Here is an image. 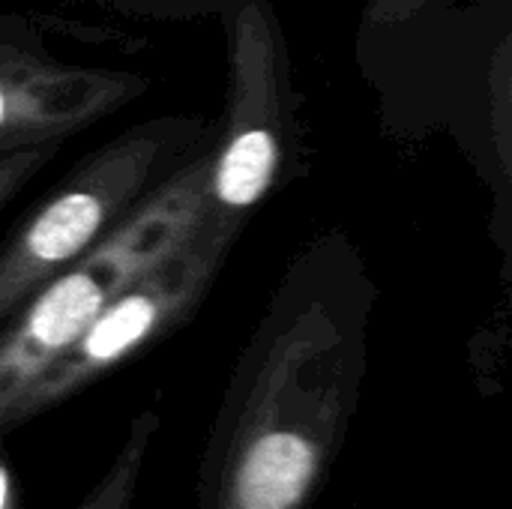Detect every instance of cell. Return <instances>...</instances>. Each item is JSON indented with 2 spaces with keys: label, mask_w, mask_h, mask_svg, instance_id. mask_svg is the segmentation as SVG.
I'll return each instance as SVG.
<instances>
[{
  "label": "cell",
  "mask_w": 512,
  "mask_h": 509,
  "mask_svg": "<svg viewBox=\"0 0 512 509\" xmlns=\"http://www.w3.org/2000/svg\"><path fill=\"white\" fill-rule=\"evenodd\" d=\"M228 48L225 111L216 120L198 228L234 249L255 210L282 186L300 150L288 42L270 0L222 18Z\"/></svg>",
  "instance_id": "3957f363"
},
{
  "label": "cell",
  "mask_w": 512,
  "mask_h": 509,
  "mask_svg": "<svg viewBox=\"0 0 512 509\" xmlns=\"http://www.w3.org/2000/svg\"><path fill=\"white\" fill-rule=\"evenodd\" d=\"M147 87L141 72L66 60L48 18L0 12V156L63 144L138 102Z\"/></svg>",
  "instance_id": "8992f818"
},
{
  "label": "cell",
  "mask_w": 512,
  "mask_h": 509,
  "mask_svg": "<svg viewBox=\"0 0 512 509\" xmlns=\"http://www.w3.org/2000/svg\"><path fill=\"white\" fill-rule=\"evenodd\" d=\"M231 249L195 231L162 261L123 285L78 339L45 369V375L15 402L9 432L81 396L120 366L183 330L213 291Z\"/></svg>",
  "instance_id": "5b68a950"
},
{
  "label": "cell",
  "mask_w": 512,
  "mask_h": 509,
  "mask_svg": "<svg viewBox=\"0 0 512 509\" xmlns=\"http://www.w3.org/2000/svg\"><path fill=\"white\" fill-rule=\"evenodd\" d=\"M348 273V249L318 240L282 276L210 426L195 509H306L324 468L321 423Z\"/></svg>",
  "instance_id": "6da1fadb"
},
{
  "label": "cell",
  "mask_w": 512,
  "mask_h": 509,
  "mask_svg": "<svg viewBox=\"0 0 512 509\" xmlns=\"http://www.w3.org/2000/svg\"><path fill=\"white\" fill-rule=\"evenodd\" d=\"M210 144L162 183L105 243L0 324V438L9 435L15 402L78 339L96 312L195 231L204 204Z\"/></svg>",
  "instance_id": "277c9868"
},
{
  "label": "cell",
  "mask_w": 512,
  "mask_h": 509,
  "mask_svg": "<svg viewBox=\"0 0 512 509\" xmlns=\"http://www.w3.org/2000/svg\"><path fill=\"white\" fill-rule=\"evenodd\" d=\"M213 132L201 114H162L87 153L0 243V324L132 219Z\"/></svg>",
  "instance_id": "7a4b0ae2"
},
{
  "label": "cell",
  "mask_w": 512,
  "mask_h": 509,
  "mask_svg": "<svg viewBox=\"0 0 512 509\" xmlns=\"http://www.w3.org/2000/svg\"><path fill=\"white\" fill-rule=\"evenodd\" d=\"M0 509H21V498L12 477V462L6 453V438H0Z\"/></svg>",
  "instance_id": "8fae6325"
},
{
  "label": "cell",
  "mask_w": 512,
  "mask_h": 509,
  "mask_svg": "<svg viewBox=\"0 0 512 509\" xmlns=\"http://www.w3.org/2000/svg\"><path fill=\"white\" fill-rule=\"evenodd\" d=\"M162 417L156 408H144L126 429V438L120 444V450L114 453L111 465L105 468V474L96 480V486L84 495V501L75 509H132L141 477H144V465L150 456V447L159 435Z\"/></svg>",
  "instance_id": "52a82bcc"
},
{
  "label": "cell",
  "mask_w": 512,
  "mask_h": 509,
  "mask_svg": "<svg viewBox=\"0 0 512 509\" xmlns=\"http://www.w3.org/2000/svg\"><path fill=\"white\" fill-rule=\"evenodd\" d=\"M435 0H369V21L384 27V24H399L408 21L414 12H420L423 6H429Z\"/></svg>",
  "instance_id": "30bf717a"
},
{
  "label": "cell",
  "mask_w": 512,
  "mask_h": 509,
  "mask_svg": "<svg viewBox=\"0 0 512 509\" xmlns=\"http://www.w3.org/2000/svg\"><path fill=\"white\" fill-rule=\"evenodd\" d=\"M63 144H39L0 156V210L57 156Z\"/></svg>",
  "instance_id": "9c48e42d"
},
{
  "label": "cell",
  "mask_w": 512,
  "mask_h": 509,
  "mask_svg": "<svg viewBox=\"0 0 512 509\" xmlns=\"http://www.w3.org/2000/svg\"><path fill=\"white\" fill-rule=\"evenodd\" d=\"M123 15L156 18V21H192V18H222L246 0H87Z\"/></svg>",
  "instance_id": "ba28073f"
}]
</instances>
